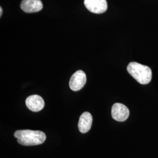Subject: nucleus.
Listing matches in <instances>:
<instances>
[{"mask_svg": "<svg viewBox=\"0 0 158 158\" xmlns=\"http://www.w3.org/2000/svg\"><path fill=\"white\" fill-rule=\"evenodd\" d=\"M18 142L23 146H34L43 143L46 139L45 134L40 131L18 130L14 133Z\"/></svg>", "mask_w": 158, "mask_h": 158, "instance_id": "nucleus-1", "label": "nucleus"}, {"mask_svg": "<svg viewBox=\"0 0 158 158\" xmlns=\"http://www.w3.org/2000/svg\"><path fill=\"white\" fill-rule=\"evenodd\" d=\"M130 75L140 84L147 85L152 79V70L147 66L136 62H131L127 66Z\"/></svg>", "mask_w": 158, "mask_h": 158, "instance_id": "nucleus-2", "label": "nucleus"}, {"mask_svg": "<svg viewBox=\"0 0 158 158\" xmlns=\"http://www.w3.org/2000/svg\"><path fill=\"white\" fill-rule=\"evenodd\" d=\"M87 81L86 75L82 70H77L72 76L69 81V86L71 90L74 91L81 90Z\"/></svg>", "mask_w": 158, "mask_h": 158, "instance_id": "nucleus-3", "label": "nucleus"}, {"mask_svg": "<svg viewBox=\"0 0 158 158\" xmlns=\"http://www.w3.org/2000/svg\"><path fill=\"white\" fill-rule=\"evenodd\" d=\"M84 4L86 8L93 13L100 14L107 10L106 0H85Z\"/></svg>", "mask_w": 158, "mask_h": 158, "instance_id": "nucleus-4", "label": "nucleus"}, {"mask_svg": "<svg viewBox=\"0 0 158 158\" xmlns=\"http://www.w3.org/2000/svg\"><path fill=\"white\" fill-rule=\"evenodd\" d=\"M112 117L115 121L123 122L127 120L130 115L129 109L121 103H115L111 110Z\"/></svg>", "mask_w": 158, "mask_h": 158, "instance_id": "nucleus-5", "label": "nucleus"}, {"mask_svg": "<svg viewBox=\"0 0 158 158\" xmlns=\"http://www.w3.org/2000/svg\"><path fill=\"white\" fill-rule=\"evenodd\" d=\"M26 106L29 109L34 112H38L45 106L44 99L38 95L29 96L25 101Z\"/></svg>", "mask_w": 158, "mask_h": 158, "instance_id": "nucleus-6", "label": "nucleus"}, {"mask_svg": "<svg viewBox=\"0 0 158 158\" xmlns=\"http://www.w3.org/2000/svg\"><path fill=\"white\" fill-rule=\"evenodd\" d=\"M21 8L27 13L37 12L42 10L43 4L40 0H23Z\"/></svg>", "mask_w": 158, "mask_h": 158, "instance_id": "nucleus-7", "label": "nucleus"}, {"mask_svg": "<svg viewBox=\"0 0 158 158\" xmlns=\"http://www.w3.org/2000/svg\"><path fill=\"white\" fill-rule=\"evenodd\" d=\"M93 123V117L90 113L85 112L83 113L79 118L78 127L80 132L86 133L90 130Z\"/></svg>", "mask_w": 158, "mask_h": 158, "instance_id": "nucleus-8", "label": "nucleus"}, {"mask_svg": "<svg viewBox=\"0 0 158 158\" xmlns=\"http://www.w3.org/2000/svg\"><path fill=\"white\" fill-rule=\"evenodd\" d=\"M2 7L0 8V17L2 16Z\"/></svg>", "mask_w": 158, "mask_h": 158, "instance_id": "nucleus-9", "label": "nucleus"}]
</instances>
